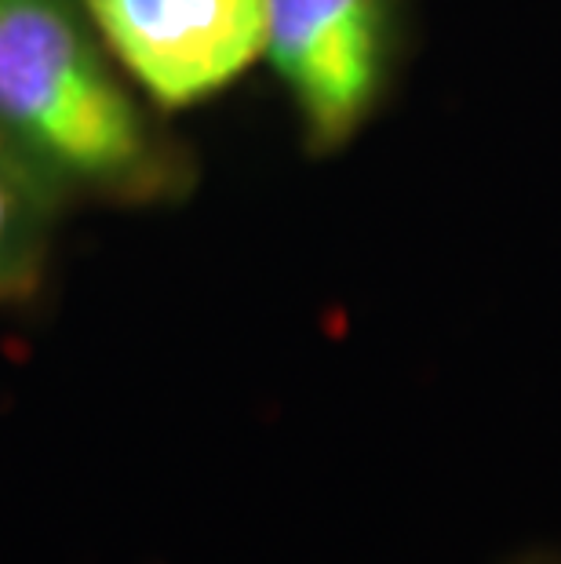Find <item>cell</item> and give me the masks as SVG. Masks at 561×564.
<instances>
[{"mask_svg": "<svg viewBox=\"0 0 561 564\" xmlns=\"http://www.w3.org/2000/svg\"><path fill=\"white\" fill-rule=\"evenodd\" d=\"M262 55L300 113L310 150L332 153L373 117L390 80L393 0H262Z\"/></svg>", "mask_w": 561, "mask_h": 564, "instance_id": "7a4b0ae2", "label": "cell"}, {"mask_svg": "<svg viewBox=\"0 0 561 564\" xmlns=\"http://www.w3.org/2000/svg\"><path fill=\"white\" fill-rule=\"evenodd\" d=\"M99 37L158 106H194L262 55V0H85Z\"/></svg>", "mask_w": 561, "mask_h": 564, "instance_id": "3957f363", "label": "cell"}, {"mask_svg": "<svg viewBox=\"0 0 561 564\" xmlns=\"http://www.w3.org/2000/svg\"><path fill=\"white\" fill-rule=\"evenodd\" d=\"M0 135L66 197L158 204L190 164L142 110L85 0H0Z\"/></svg>", "mask_w": 561, "mask_h": 564, "instance_id": "6da1fadb", "label": "cell"}, {"mask_svg": "<svg viewBox=\"0 0 561 564\" xmlns=\"http://www.w3.org/2000/svg\"><path fill=\"white\" fill-rule=\"evenodd\" d=\"M66 189L0 135V306L30 303L52 267Z\"/></svg>", "mask_w": 561, "mask_h": 564, "instance_id": "277c9868", "label": "cell"}]
</instances>
